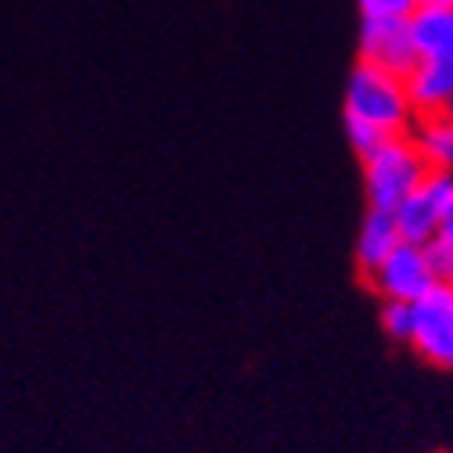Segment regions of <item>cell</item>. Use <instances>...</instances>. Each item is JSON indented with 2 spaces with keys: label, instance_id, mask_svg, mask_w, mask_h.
Returning <instances> with one entry per match:
<instances>
[{
  "label": "cell",
  "instance_id": "obj_6",
  "mask_svg": "<svg viewBox=\"0 0 453 453\" xmlns=\"http://www.w3.org/2000/svg\"><path fill=\"white\" fill-rule=\"evenodd\" d=\"M418 43L411 33V22H374L360 19V62H371L378 69L407 76L418 65Z\"/></svg>",
  "mask_w": 453,
  "mask_h": 453
},
{
  "label": "cell",
  "instance_id": "obj_3",
  "mask_svg": "<svg viewBox=\"0 0 453 453\" xmlns=\"http://www.w3.org/2000/svg\"><path fill=\"white\" fill-rule=\"evenodd\" d=\"M367 285L381 296V303H418L442 280L435 273L428 245L403 242L374 273H367Z\"/></svg>",
  "mask_w": 453,
  "mask_h": 453
},
{
  "label": "cell",
  "instance_id": "obj_1",
  "mask_svg": "<svg viewBox=\"0 0 453 453\" xmlns=\"http://www.w3.org/2000/svg\"><path fill=\"white\" fill-rule=\"evenodd\" d=\"M346 119L364 123L385 137H407L418 123L407 80L371 62H357L346 83Z\"/></svg>",
  "mask_w": 453,
  "mask_h": 453
},
{
  "label": "cell",
  "instance_id": "obj_5",
  "mask_svg": "<svg viewBox=\"0 0 453 453\" xmlns=\"http://www.w3.org/2000/svg\"><path fill=\"white\" fill-rule=\"evenodd\" d=\"M453 205V173H428L421 180V188L395 209V223H400V234L403 242H414V245H432L439 226L446 219Z\"/></svg>",
  "mask_w": 453,
  "mask_h": 453
},
{
  "label": "cell",
  "instance_id": "obj_4",
  "mask_svg": "<svg viewBox=\"0 0 453 453\" xmlns=\"http://www.w3.org/2000/svg\"><path fill=\"white\" fill-rule=\"evenodd\" d=\"M411 349L432 367L453 371V285L446 280L414 303Z\"/></svg>",
  "mask_w": 453,
  "mask_h": 453
},
{
  "label": "cell",
  "instance_id": "obj_9",
  "mask_svg": "<svg viewBox=\"0 0 453 453\" xmlns=\"http://www.w3.org/2000/svg\"><path fill=\"white\" fill-rule=\"evenodd\" d=\"M411 141L418 144L432 173H453V111L418 116V123L411 127Z\"/></svg>",
  "mask_w": 453,
  "mask_h": 453
},
{
  "label": "cell",
  "instance_id": "obj_7",
  "mask_svg": "<svg viewBox=\"0 0 453 453\" xmlns=\"http://www.w3.org/2000/svg\"><path fill=\"white\" fill-rule=\"evenodd\" d=\"M418 116L453 111V62L449 58H418V65L403 76Z\"/></svg>",
  "mask_w": 453,
  "mask_h": 453
},
{
  "label": "cell",
  "instance_id": "obj_14",
  "mask_svg": "<svg viewBox=\"0 0 453 453\" xmlns=\"http://www.w3.org/2000/svg\"><path fill=\"white\" fill-rule=\"evenodd\" d=\"M425 4H432V8H453V0H425Z\"/></svg>",
  "mask_w": 453,
  "mask_h": 453
},
{
  "label": "cell",
  "instance_id": "obj_13",
  "mask_svg": "<svg viewBox=\"0 0 453 453\" xmlns=\"http://www.w3.org/2000/svg\"><path fill=\"white\" fill-rule=\"evenodd\" d=\"M381 327L388 338L411 346V331H414V303H385L381 306Z\"/></svg>",
  "mask_w": 453,
  "mask_h": 453
},
{
  "label": "cell",
  "instance_id": "obj_10",
  "mask_svg": "<svg viewBox=\"0 0 453 453\" xmlns=\"http://www.w3.org/2000/svg\"><path fill=\"white\" fill-rule=\"evenodd\" d=\"M411 33H414L421 58H449L453 62V8L421 4V12L411 19Z\"/></svg>",
  "mask_w": 453,
  "mask_h": 453
},
{
  "label": "cell",
  "instance_id": "obj_11",
  "mask_svg": "<svg viewBox=\"0 0 453 453\" xmlns=\"http://www.w3.org/2000/svg\"><path fill=\"white\" fill-rule=\"evenodd\" d=\"M425 0H357L360 19L374 22H411L421 12Z\"/></svg>",
  "mask_w": 453,
  "mask_h": 453
},
{
  "label": "cell",
  "instance_id": "obj_12",
  "mask_svg": "<svg viewBox=\"0 0 453 453\" xmlns=\"http://www.w3.org/2000/svg\"><path fill=\"white\" fill-rule=\"evenodd\" d=\"M428 256H432V263H435L439 280L453 285V205H449V212H446V219H442V226H439L435 242L428 245Z\"/></svg>",
  "mask_w": 453,
  "mask_h": 453
},
{
  "label": "cell",
  "instance_id": "obj_8",
  "mask_svg": "<svg viewBox=\"0 0 453 453\" xmlns=\"http://www.w3.org/2000/svg\"><path fill=\"white\" fill-rule=\"evenodd\" d=\"M403 245V234H400V223H395L392 212H381V209H367L364 216V226H360V238H357V266L360 273H374L395 249Z\"/></svg>",
  "mask_w": 453,
  "mask_h": 453
},
{
  "label": "cell",
  "instance_id": "obj_2",
  "mask_svg": "<svg viewBox=\"0 0 453 453\" xmlns=\"http://www.w3.org/2000/svg\"><path fill=\"white\" fill-rule=\"evenodd\" d=\"M364 162V191H367V205L381 209V212H395L418 188L421 180L432 173L425 165L418 144L407 137H388L385 144H378L371 155L360 158Z\"/></svg>",
  "mask_w": 453,
  "mask_h": 453
}]
</instances>
